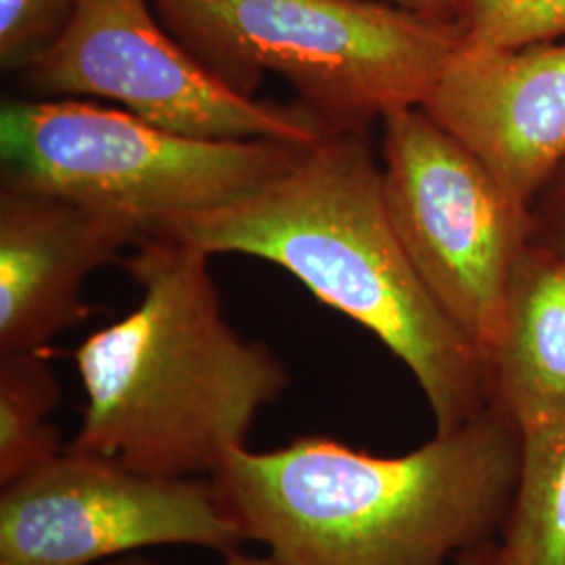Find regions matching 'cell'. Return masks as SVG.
Here are the masks:
<instances>
[{"mask_svg":"<svg viewBox=\"0 0 565 565\" xmlns=\"http://www.w3.org/2000/svg\"><path fill=\"white\" fill-rule=\"evenodd\" d=\"M522 431L494 406L398 457L327 436L233 452L212 476L245 541L279 565H452L497 541Z\"/></svg>","mask_w":565,"mask_h":565,"instance_id":"1","label":"cell"},{"mask_svg":"<svg viewBox=\"0 0 565 565\" xmlns=\"http://www.w3.org/2000/svg\"><path fill=\"white\" fill-rule=\"evenodd\" d=\"M156 237L285 268L403 361L436 431H450L488 406L484 354L408 260L366 132L327 135L281 177L237 202L181 216Z\"/></svg>","mask_w":565,"mask_h":565,"instance_id":"2","label":"cell"},{"mask_svg":"<svg viewBox=\"0 0 565 565\" xmlns=\"http://www.w3.org/2000/svg\"><path fill=\"white\" fill-rule=\"evenodd\" d=\"M124 258L142 300L74 352L86 394L67 448L162 478H212L289 387L263 342L224 319L205 252L142 237Z\"/></svg>","mask_w":565,"mask_h":565,"instance_id":"3","label":"cell"},{"mask_svg":"<svg viewBox=\"0 0 565 565\" xmlns=\"http://www.w3.org/2000/svg\"><path fill=\"white\" fill-rule=\"evenodd\" d=\"M163 28L228 88L287 82L327 135L424 107L463 28L385 0H153Z\"/></svg>","mask_w":565,"mask_h":565,"instance_id":"4","label":"cell"},{"mask_svg":"<svg viewBox=\"0 0 565 565\" xmlns=\"http://www.w3.org/2000/svg\"><path fill=\"white\" fill-rule=\"evenodd\" d=\"M308 147L182 137L81 99L9 102L0 109L2 182L120 216L142 237L254 193Z\"/></svg>","mask_w":565,"mask_h":565,"instance_id":"5","label":"cell"},{"mask_svg":"<svg viewBox=\"0 0 565 565\" xmlns=\"http://www.w3.org/2000/svg\"><path fill=\"white\" fill-rule=\"evenodd\" d=\"M382 181L408 260L488 359L513 266L530 243V210L424 107L385 118Z\"/></svg>","mask_w":565,"mask_h":565,"instance_id":"6","label":"cell"},{"mask_svg":"<svg viewBox=\"0 0 565 565\" xmlns=\"http://www.w3.org/2000/svg\"><path fill=\"white\" fill-rule=\"evenodd\" d=\"M21 76L42 99H107L193 139L315 145L327 137L302 103L258 102L228 88L147 0H78L60 42Z\"/></svg>","mask_w":565,"mask_h":565,"instance_id":"7","label":"cell"},{"mask_svg":"<svg viewBox=\"0 0 565 565\" xmlns=\"http://www.w3.org/2000/svg\"><path fill=\"white\" fill-rule=\"evenodd\" d=\"M242 543L212 478L149 476L72 448L0 494L2 564L102 565L156 546L228 555Z\"/></svg>","mask_w":565,"mask_h":565,"instance_id":"8","label":"cell"},{"mask_svg":"<svg viewBox=\"0 0 565 565\" xmlns=\"http://www.w3.org/2000/svg\"><path fill=\"white\" fill-rule=\"evenodd\" d=\"M424 109L530 210L565 162V42H463Z\"/></svg>","mask_w":565,"mask_h":565,"instance_id":"9","label":"cell"},{"mask_svg":"<svg viewBox=\"0 0 565 565\" xmlns=\"http://www.w3.org/2000/svg\"><path fill=\"white\" fill-rule=\"evenodd\" d=\"M141 231L114 214L2 182L0 186V356L42 352L84 323L88 275L116 263Z\"/></svg>","mask_w":565,"mask_h":565,"instance_id":"10","label":"cell"},{"mask_svg":"<svg viewBox=\"0 0 565 565\" xmlns=\"http://www.w3.org/2000/svg\"><path fill=\"white\" fill-rule=\"evenodd\" d=\"M486 364L488 404L522 436L565 419V252L525 245Z\"/></svg>","mask_w":565,"mask_h":565,"instance_id":"11","label":"cell"},{"mask_svg":"<svg viewBox=\"0 0 565 565\" xmlns=\"http://www.w3.org/2000/svg\"><path fill=\"white\" fill-rule=\"evenodd\" d=\"M499 543L507 565H565V419L524 436Z\"/></svg>","mask_w":565,"mask_h":565,"instance_id":"12","label":"cell"},{"mask_svg":"<svg viewBox=\"0 0 565 565\" xmlns=\"http://www.w3.org/2000/svg\"><path fill=\"white\" fill-rule=\"evenodd\" d=\"M61 385L42 352L0 356V486L57 459L61 431L49 417Z\"/></svg>","mask_w":565,"mask_h":565,"instance_id":"13","label":"cell"},{"mask_svg":"<svg viewBox=\"0 0 565 565\" xmlns=\"http://www.w3.org/2000/svg\"><path fill=\"white\" fill-rule=\"evenodd\" d=\"M465 44L520 49L565 34V0H459Z\"/></svg>","mask_w":565,"mask_h":565,"instance_id":"14","label":"cell"},{"mask_svg":"<svg viewBox=\"0 0 565 565\" xmlns=\"http://www.w3.org/2000/svg\"><path fill=\"white\" fill-rule=\"evenodd\" d=\"M78 0H0V65L23 74L46 55L76 13Z\"/></svg>","mask_w":565,"mask_h":565,"instance_id":"15","label":"cell"},{"mask_svg":"<svg viewBox=\"0 0 565 565\" xmlns=\"http://www.w3.org/2000/svg\"><path fill=\"white\" fill-rule=\"evenodd\" d=\"M530 243L565 252V162L530 207Z\"/></svg>","mask_w":565,"mask_h":565,"instance_id":"16","label":"cell"},{"mask_svg":"<svg viewBox=\"0 0 565 565\" xmlns=\"http://www.w3.org/2000/svg\"><path fill=\"white\" fill-rule=\"evenodd\" d=\"M406 11H413L427 20L443 21L461 25V7L459 0H385Z\"/></svg>","mask_w":565,"mask_h":565,"instance_id":"17","label":"cell"},{"mask_svg":"<svg viewBox=\"0 0 565 565\" xmlns=\"http://www.w3.org/2000/svg\"><path fill=\"white\" fill-rule=\"evenodd\" d=\"M452 565H507L503 546L497 541H490L486 545L476 546L465 551L463 555L457 557Z\"/></svg>","mask_w":565,"mask_h":565,"instance_id":"18","label":"cell"},{"mask_svg":"<svg viewBox=\"0 0 565 565\" xmlns=\"http://www.w3.org/2000/svg\"><path fill=\"white\" fill-rule=\"evenodd\" d=\"M224 565H279L270 555H245L242 551H233L228 555H224Z\"/></svg>","mask_w":565,"mask_h":565,"instance_id":"19","label":"cell"},{"mask_svg":"<svg viewBox=\"0 0 565 565\" xmlns=\"http://www.w3.org/2000/svg\"><path fill=\"white\" fill-rule=\"evenodd\" d=\"M102 565H166L160 562H153V559H145L139 555H128V557H120V559H114V562H107Z\"/></svg>","mask_w":565,"mask_h":565,"instance_id":"20","label":"cell"},{"mask_svg":"<svg viewBox=\"0 0 565 565\" xmlns=\"http://www.w3.org/2000/svg\"><path fill=\"white\" fill-rule=\"evenodd\" d=\"M0 565H9V564H2V562H0Z\"/></svg>","mask_w":565,"mask_h":565,"instance_id":"21","label":"cell"}]
</instances>
